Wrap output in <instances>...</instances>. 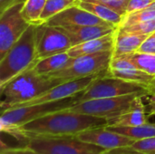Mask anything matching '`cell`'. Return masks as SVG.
Masks as SVG:
<instances>
[{"label":"cell","mask_w":155,"mask_h":154,"mask_svg":"<svg viewBox=\"0 0 155 154\" xmlns=\"http://www.w3.org/2000/svg\"><path fill=\"white\" fill-rule=\"evenodd\" d=\"M106 75L117 77L128 82L141 84L145 86H148L155 78L153 75L138 69L124 56L113 57L107 69Z\"/></svg>","instance_id":"14"},{"label":"cell","mask_w":155,"mask_h":154,"mask_svg":"<svg viewBox=\"0 0 155 154\" xmlns=\"http://www.w3.org/2000/svg\"><path fill=\"white\" fill-rule=\"evenodd\" d=\"M136 93L147 95V86L134 82H128L117 77L109 76L106 75L105 73L97 77L87 87V89L80 93L78 103L100 98L118 97Z\"/></svg>","instance_id":"6"},{"label":"cell","mask_w":155,"mask_h":154,"mask_svg":"<svg viewBox=\"0 0 155 154\" xmlns=\"http://www.w3.org/2000/svg\"><path fill=\"white\" fill-rule=\"evenodd\" d=\"M106 72H104L103 74H94V75L84 77V78H79V79H75V80L64 82V83L56 85L55 87L46 91L45 93H42L41 95L37 96V97L25 103H22L21 105H19L17 107L37 104V103H48V102H54V101L63 100V99H65L68 97L74 96V95L84 92L85 89H87V87L97 77L104 74Z\"/></svg>","instance_id":"11"},{"label":"cell","mask_w":155,"mask_h":154,"mask_svg":"<svg viewBox=\"0 0 155 154\" xmlns=\"http://www.w3.org/2000/svg\"><path fill=\"white\" fill-rule=\"evenodd\" d=\"M116 31V30H115ZM115 31L112 34L104 36L95 38L77 45L72 46L66 53L71 58H76L78 56L85 54H93L100 52L114 51L115 41Z\"/></svg>","instance_id":"16"},{"label":"cell","mask_w":155,"mask_h":154,"mask_svg":"<svg viewBox=\"0 0 155 154\" xmlns=\"http://www.w3.org/2000/svg\"><path fill=\"white\" fill-rule=\"evenodd\" d=\"M138 52L155 54V32L150 34L145 39V41L142 44V45L138 49Z\"/></svg>","instance_id":"30"},{"label":"cell","mask_w":155,"mask_h":154,"mask_svg":"<svg viewBox=\"0 0 155 154\" xmlns=\"http://www.w3.org/2000/svg\"><path fill=\"white\" fill-rule=\"evenodd\" d=\"M23 5H15L0 14V60L31 25L22 16Z\"/></svg>","instance_id":"9"},{"label":"cell","mask_w":155,"mask_h":154,"mask_svg":"<svg viewBox=\"0 0 155 154\" xmlns=\"http://www.w3.org/2000/svg\"><path fill=\"white\" fill-rule=\"evenodd\" d=\"M155 18V2L148 5L147 7L137 11L135 13H133L129 15L123 16L122 22L119 25L118 27H123V26H127L131 25L134 24H137L139 22L143 21H147L151 19Z\"/></svg>","instance_id":"25"},{"label":"cell","mask_w":155,"mask_h":154,"mask_svg":"<svg viewBox=\"0 0 155 154\" xmlns=\"http://www.w3.org/2000/svg\"><path fill=\"white\" fill-rule=\"evenodd\" d=\"M143 95L138 96L133 106L125 113L108 120L107 126H124V127H133L138 126L148 123V117L145 112V106L143 103Z\"/></svg>","instance_id":"18"},{"label":"cell","mask_w":155,"mask_h":154,"mask_svg":"<svg viewBox=\"0 0 155 154\" xmlns=\"http://www.w3.org/2000/svg\"><path fill=\"white\" fill-rule=\"evenodd\" d=\"M117 28H121L129 33L150 35L155 32V18L151 19V20H147V21L139 22L137 24H134L131 25H127V26L117 27Z\"/></svg>","instance_id":"26"},{"label":"cell","mask_w":155,"mask_h":154,"mask_svg":"<svg viewBox=\"0 0 155 154\" xmlns=\"http://www.w3.org/2000/svg\"><path fill=\"white\" fill-rule=\"evenodd\" d=\"M132 147L144 154H155V136L140 141H135L133 143Z\"/></svg>","instance_id":"27"},{"label":"cell","mask_w":155,"mask_h":154,"mask_svg":"<svg viewBox=\"0 0 155 154\" xmlns=\"http://www.w3.org/2000/svg\"><path fill=\"white\" fill-rule=\"evenodd\" d=\"M62 83L64 82L60 79L49 74H38L33 70V66L29 67L0 88L1 113L41 95Z\"/></svg>","instance_id":"2"},{"label":"cell","mask_w":155,"mask_h":154,"mask_svg":"<svg viewBox=\"0 0 155 154\" xmlns=\"http://www.w3.org/2000/svg\"><path fill=\"white\" fill-rule=\"evenodd\" d=\"M143 93H132L118 97L100 98L75 103L67 110L74 113L104 118L107 121L116 118L131 109L134 100Z\"/></svg>","instance_id":"8"},{"label":"cell","mask_w":155,"mask_h":154,"mask_svg":"<svg viewBox=\"0 0 155 154\" xmlns=\"http://www.w3.org/2000/svg\"><path fill=\"white\" fill-rule=\"evenodd\" d=\"M113 55L114 51L112 50L72 58V61L66 67L49 75L66 82L103 74L107 71Z\"/></svg>","instance_id":"7"},{"label":"cell","mask_w":155,"mask_h":154,"mask_svg":"<svg viewBox=\"0 0 155 154\" xmlns=\"http://www.w3.org/2000/svg\"><path fill=\"white\" fill-rule=\"evenodd\" d=\"M99 154H144L135 149H134L132 146L127 147H121V148H115L111 150H104Z\"/></svg>","instance_id":"31"},{"label":"cell","mask_w":155,"mask_h":154,"mask_svg":"<svg viewBox=\"0 0 155 154\" xmlns=\"http://www.w3.org/2000/svg\"><path fill=\"white\" fill-rule=\"evenodd\" d=\"M88 1H93L104 5L116 11L121 15H124L126 7L128 5V3L130 2V0H88Z\"/></svg>","instance_id":"28"},{"label":"cell","mask_w":155,"mask_h":154,"mask_svg":"<svg viewBox=\"0 0 155 154\" xmlns=\"http://www.w3.org/2000/svg\"><path fill=\"white\" fill-rule=\"evenodd\" d=\"M80 93L63 100L8 109L1 114V131L6 133L11 129L19 127L40 117L68 109L78 103Z\"/></svg>","instance_id":"4"},{"label":"cell","mask_w":155,"mask_h":154,"mask_svg":"<svg viewBox=\"0 0 155 154\" xmlns=\"http://www.w3.org/2000/svg\"><path fill=\"white\" fill-rule=\"evenodd\" d=\"M109 130L116 132L134 141H140L155 136V123H144L138 126L124 127V126H106Z\"/></svg>","instance_id":"21"},{"label":"cell","mask_w":155,"mask_h":154,"mask_svg":"<svg viewBox=\"0 0 155 154\" xmlns=\"http://www.w3.org/2000/svg\"><path fill=\"white\" fill-rule=\"evenodd\" d=\"M45 24L54 26L61 25H105L114 26L113 25L104 21L95 15L82 8L78 5L66 8L61 13L50 18ZM115 27V26H114ZM117 28V27H116Z\"/></svg>","instance_id":"13"},{"label":"cell","mask_w":155,"mask_h":154,"mask_svg":"<svg viewBox=\"0 0 155 154\" xmlns=\"http://www.w3.org/2000/svg\"><path fill=\"white\" fill-rule=\"evenodd\" d=\"M124 57L134 64L138 69L155 76V54L137 51L124 55Z\"/></svg>","instance_id":"23"},{"label":"cell","mask_w":155,"mask_h":154,"mask_svg":"<svg viewBox=\"0 0 155 154\" xmlns=\"http://www.w3.org/2000/svg\"><path fill=\"white\" fill-rule=\"evenodd\" d=\"M80 0H46L44 11L41 15V20L45 23L53 16L61 13L68 7L79 5Z\"/></svg>","instance_id":"24"},{"label":"cell","mask_w":155,"mask_h":154,"mask_svg":"<svg viewBox=\"0 0 155 154\" xmlns=\"http://www.w3.org/2000/svg\"><path fill=\"white\" fill-rule=\"evenodd\" d=\"M153 96H155V95H153Z\"/></svg>","instance_id":"36"},{"label":"cell","mask_w":155,"mask_h":154,"mask_svg":"<svg viewBox=\"0 0 155 154\" xmlns=\"http://www.w3.org/2000/svg\"><path fill=\"white\" fill-rule=\"evenodd\" d=\"M36 26L31 25L0 60V88L37 62Z\"/></svg>","instance_id":"3"},{"label":"cell","mask_w":155,"mask_h":154,"mask_svg":"<svg viewBox=\"0 0 155 154\" xmlns=\"http://www.w3.org/2000/svg\"><path fill=\"white\" fill-rule=\"evenodd\" d=\"M107 125L108 121L104 118L65 109L40 117L6 133L21 139L29 136H75L85 130Z\"/></svg>","instance_id":"1"},{"label":"cell","mask_w":155,"mask_h":154,"mask_svg":"<svg viewBox=\"0 0 155 154\" xmlns=\"http://www.w3.org/2000/svg\"><path fill=\"white\" fill-rule=\"evenodd\" d=\"M72 58L67 53H62L38 60L33 66V70L38 74H51L66 67Z\"/></svg>","instance_id":"19"},{"label":"cell","mask_w":155,"mask_h":154,"mask_svg":"<svg viewBox=\"0 0 155 154\" xmlns=\"http://www.w3.org/2000/svg\"><path fill=\"white\" fill-rule=\"evenodd\" d=\"M72 43L68 35L59 27L43 23L36 26V59L66 53Z\"/></svg>","instance_id":"10"},{"label":"cell","mask_w":155,"mask_h":154,"mask_svg":"<svg viewBox=\"0 0 155 154\" xmlns=\"http://www.w3.org/2000/svg\"><path fill=\"white\" fill-rule=\"evenodd\" d=\"M26 0H0V14L5 11L7 8L21 3H25Z\"/></svg>","instance_id":"33"},{"label":"cell","mask_w":155,"mask_h":154,"mask_svg":"<svg viewBox=\"0 0 155 154\" xmlns=\"http://www.w3.org/2000/svg\"><path fill=\"white\" fill-rule=\"evenodd\" d=\"M153 102H152V109H151V113L153 114H155V96H153Z\"/></svg>","instance_id":"35"},{"label":"cell","mask_w":155,"mask_h":154,"mask_svg":"<svg viewBox=\"0 0 155 154\" xmlns=\"http://www.w3.org/2000/svg\"><path fill=\"white\" fill-rule=\"evenodd\" d=\"M46 0H26L21 9L22 16L30 25H39L43 24L41 15Z\"/></svg>","instance_id":"22"},{"label":"cell","mask_w":155,"mask_h":154,"mask_svg":"<svg viewBox=\"0 0 155 154\" xmlns=\"http://www.w3.org/2000/svg\"><path fill=\"white\" fill-rule=\"evenodd\" d=\"M78 5L115 27H118L122 22L123 15L104 5L88 0H80Z\"/></svg>","instance_id":"20"},{"label":"cell","mask_w":155,"mask_h":154,"mask_svg":"<svg viewBox=\"0 0 155 154\" xmlns=\"http://www.w3.org/2000/svg\"><path fill=\"white\" fill-rule=\"evenodd\" d=\"M25 147L38 154H99L104 149L80 141L75 136H29Z\"/></svg>","instance_id":"5"},{"label":"cell","mask_w":155,"mask_h":154,"mask_svg":"<svg viewBox=\"0 0 155 154\" xmlns=\"http://www.w3.org/2000/svg\"><path fill=\"white\" fill-rule=\"evenodd\" d=\"M153 2H155V0H130V2L128 3V5L126 7L125 14L123 16H126L133 13L140 11V10L147 7Z\"/></svg>","instance_id":"29"},{"label":"cell","mask_w":155,"mask_h":154,"mask_svg":"<svg viewBox=\"0 0 155 154\" xmlns=\"http://www.w3.org/2000/svg\"><path fill=\"white\" fill-rule=\"evenodd\" d=\"M77 139L84 143L97 145L104 150L132 146L134 140L109 130L107 127H98L85 130L77 135Z\"/></svg>","instance_id":"12"},{"label":"cell","mask_w":155,"mask_h":154,"mask_svg":"<svg viewBox=\"0 0 155 154\" xmlns=\"http://www.w3.org/2000/svg\"><path fill=\"white\" fill-rule=\"evenodd\" d=\"M148 36L146 34L129 33L121 28H116L113 57H121L137 52Z\"/></svg>","instance_id":"17"},{"label":"cell","mask_w":155,"mask_h":154,"mask_svg":"<svg viewBox=\"0 0 155 154\" xmlns=\"http://www.w3.org/2000/svg\"><path fill=\"white\" fill-rule=\"evenodd\" d=\"M1 154H38L25 147H16V148H5L1 150Z\"/></svg>","instance_id":"32"},{"label":"cell","mask_w":155,"mask_h":154,"mask_svg":"<svg viewBox=\"0 0 155 154\" xmlns=\"http://www.w3.org/2000/svg\"><path fill=\"white\" fill-rule=\"evenodd\" d=\"M69 37L72 45H77L79 44L104 36L112 34L116 30L114 26L105 25H61L59 26Z\"/></svg>","instance_id":"15"},{"label":"cell","mask_w":155,"mask_h":154,"mask_svg":"<svg viewBox=\"0 0 155 154\" xmlns=\"http://www.w3.org/2000/svg\"><path fill=\"white\" fill-rule=\"evenodd\" d=\"M147 91H148V94L153 96L155 95V78L153 80V82L147 86Z\"/></svg>","instance_id":"34"}]
</instances>
